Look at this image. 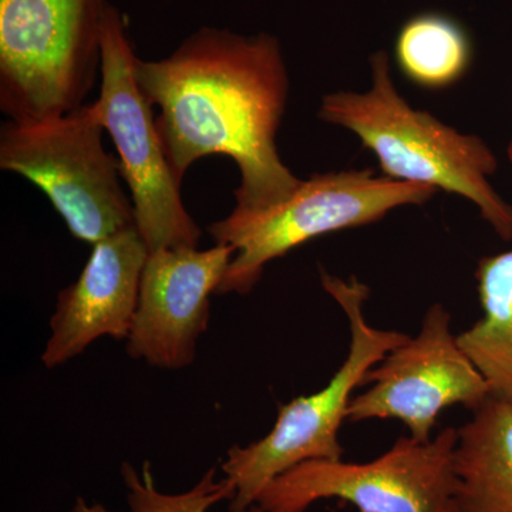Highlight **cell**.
Returning <instances> with one entry per match:
<instances>
[{"instance_id": "obj_4", "label": "cell", "mask_w": 512, "mask_h": 512, "mask_svg": "<svg viewBox=\"0 0 512 512\" xmlns=\"http://www.w3.org/2000/svg\"><path fill=\"white\" fill-rule=\"evenodd\" d=\"M436 188L377 175L370 168L313 174L285 198L262 208L235 205L227 217L208 225L215 244L235 255L217 295H248L265 266L326 234L365 227L402 207H421Z\"/></svg>"}, {"instance_id": "obj_2", "label": "cell", "mask_w": 512, "mask_h": 512, "mask_svg": "<svg viewBox=\"0 0 512 512\" xmlns=\"http://www.w3.org/2000/svg\"><path fill=\"white\" fill-rule=\"evenodd\" d=\"M318 117L355 134L375 154L384 177L466 198L500 239L512 241V205L490 183L498 171L493 150L476 134L414 109L397 90L386 52L370 56L366 92L326 94Z\"/></svg>"}, {"instance_id": "obj_1", "label": "cell", "mask_w": 512, "mask_h": 512, "mask_svg": "<svg viewBox=\"0 0 512 512\" xmlns=\"http://www.w3.org/2000/svg\"><path fill=\"white\" fill-rule=\"evenodd\" d=\"M134 73L160 107L158 136L178 183L195 161L222 154L241 174L237 207H268L301 184L276 146L289 76L275 36L202 28L165 59L137 57Z\"/></svg>"}, {"instance_id": "obj_7", "label": "cell", "mask_w": 512, "mask_h": 512, "mask_svg": "<svg viewBox=\"0 0 512 512\" xmlns=\"http://www.w3.org/2000/svg\"><path fill=\"white\" fill-rule=\"evenodd\" d=\"M136 60L123 13L107 6L101 33L100 96L92 107L119 153L120 174L130 190L138 232L150 252L198 248L201 229L185 210L181 183L165 157L153 106L138 87Z\"/></svg>"}, {"instance_id": "obj_16", "label": "cell", "mask_w": 512, "mask_h": 512, "mask_svg": "<svg viewBox=\"0 0 512 512\" xmlns=\"http://www.w3.org/2000/svg\"><path fill=\"white\" fill-rule=\"evenodd\" d=\"M507 154H508V158H510V161L512 163V137L510 140V144H508V147H507Z\"/></svg>"}, {"instance_id": "obj_12", "label": "cell", "mask_w": 512, "mask_h": 512, "mask_svg": "<svg viewBox=\"0 0 512 512\" xmlns=\"http://www.w3.org/2000/svg\"><path fill=\"white\" fill-rule=\"evenodd\" d=\"M457 430L453 512H512V404L490 397Z\"/></svg>"}, {"instance_id": "obj_9", "label": "cell", "mask_w": 512, "mask_h": 512, "mask_svg": "<svg viewBox=\"0 0 512 512\" xmlns=\"http://www.w3.org/2000/svg\"><path fill=\"white\" fill-rule=\"evenodd\" d=\"M365 392L353 396L348 421H402L409 436L429 441L448 407L476 412L491 397L490 386L461 349L443 303L427 309L419 335L390 350L366 373Z\"/></svg>"}, {"instance_id": "obj_15", "label": "cell", "mask_w": 512, "mask_h": 512, "mask_svg": "<svg viewBox=\"0 0 512 512\" xmlns=\"http://www.w3.org/2000/svg\"><path fill=\"white\" fill-rule=\"evenodd\" d=\"M121 477L126 485V512H207L221 501H232L235 487L227 477L217 480V468L212 467L191 490L167 494L158 490L148 461L141 471L133 464L123 463ZM72 512H116L100 503H87L77 498ZM244 512H268L259 505H252Z\"/></svg>"}, {"instance_id": "obj_8", "label": "cell", "mask_w": 512, "mask_h": 512, "mask_svg": "<svg viewBox=\"0 0 512 512\" xmlns=\"http://www.w3.org/2000/svg\"><path fill=\"white\" fill-rule=\"evenodd\" d=\"M458 430L429 441L400 437L369 463L312 460L275 478L256 505L268 512H305L320 500L345 501L359 512H453Z\"/></svg>"}, {"instance_id": "obj_14", "label": "cell", "mask_w": 512, "mask_h": 512, "mask_svg": "<svg viewBox=\"0 0 512 512\" xmlns=\"http://www.w3.org/2000/svg\"><path fill=\"white\" fill-rule=\"evenodd\" d=\"M394 60L407 80L426 90H444L466 76L473 63L467 30L443 13H420L403 23Z\"/></svg>"}, {"instance_id": "obj_3", "label": "cell", "mask_w": 512, "mask_h": 512, "mask_svg": "<svg viewBox=\"0 0 512 512\" xmlns=\"http://www.w3.org/2000/svg\"><path fill=\"white\" fill-rule=\"evenodd\" d=\"M320 282L348 318V356L325 387L279 406L274 429L265 437L248 446L229 448L222 471L235 487L229 501L231 512L249 510L275 478L299 464L342 460L339 431L348 420L353 392L362 387L373 366L410 338L399 330L377 329L367 323L365 302L370 289L355 276L346 281L322 271Z\"/></svg>"}, {"instance_id": "obj_13", "label": "cell", "mask_w": 512, "mask_h": 512, "mask_svg": "<svg viewBox=\"0 0 512 512\" xmlns=\"http://www.w3.org/2000/svg\"><path fill=\"white\" fill-rule=\"evenodd\" d=\"M476 281L483 316L457 340L487 380L491 397L512 404V249L481 258Z\"/></svg>"}, {"instance_id": "obj_10", "label": "cell", "mask_w": 512, "mask_h": 512, "mask_svg": "<svg viewBox=\"0 0 512 512\" xmlns=\"http://www.w3.org/2000/svg\"><path fill=\"white\" fill-rule=\"evenodd\" d=\"M234 255V248L222 244L150 252L127 338L128 356L158 369L191 366L210 323L211 295H217Z\"/></svg>"}, {"instance_id": "obj_5", "label": "cell", "mask_w": 512, "mask_h": 512, "mask_svg": "<svg viewBox=\"0 0 512 512\" xmlns=\"http://www.w3.org/2000/svg\"><path fill=\"white\" fill-rule=\"evenodd\" d=\"M106 0H0V110L43 121L80 109L101 70Z\"/></svg>"}, {"instance_id": "obj_11", "label": "cell", "mask_w": 512, "mask_h": 512, "mask_svg": "<svg viewBox=\"0 0 512 512\" xmlns=\"http://www.w3.org/2000/svg\"><path fill=\"white\" fill-rule=\"evenodd\" d=\"M148 254L137 227L93 245L82 274L57 296L42 353L46 369L66 365L103 336L127 340Z\"/></svg>"}, {"instance_id": "obj_6", "label": "cell", "mask_w": 512, "mask_h": 512, "mask_svg": "<svg viewBox=\"0 0 512 512\" xmlns=\"http://www.w3.org/2000/svg\"><path fill=\"white\" fill-rule=\"evenodd\" d=\"M92 104L43 121L8 120L0 128V168L45 192L74 238L96 245L137 227L120 184V164L103 146Z\"/></svg>"}]
</instances>
